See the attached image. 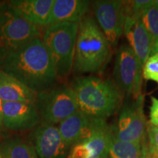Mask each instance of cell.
<instances>
[{"label":"cell","mask_w":158,"mask_h":158,"mask_svg":"<svg viewBox=\"0 0 158 158\" xmlns=\"http://www.w3.org/2000/svg\"><path fill=\"white\" fill-rule=\"evenodd\" d=\"M0 70L16 78L36 93L52 87L58 78L41 37L0 58Z\"/></svg>","instance_id":"cell-1"},{"label":"cell","mask_w":158,"mask_h":158,"mask_svg":"<svg viewBox=\"0 0 158 158\" xmlns=\"http://www.w3.org/2000/svg\"><path fill=\"white\" fill-rule=\"evenodd\" d=\"M72 89L78 110L93 117L106 119L119 107L122 93L113 81L94 76L77 78Z\"/></svg>","instance_id":"cell-2"},{"label":"cell","mask_w":158,"mask_h":158,"mask_svg":"<svg viewBox=\"0 0 158 158\" xmlns=\"http://www.w3.org/2000/svg\"><path fill=\"white\" fill-rule=\"evenodd\" d=\"M111 46L97 21L86 15L79 22L73 69L77 73L100 70L110 56Z\"/></svg>","instance_id":"cell-3"},{"label":"cell","mask_w":158,"mask_h":158,"mask_svg":"<svg viewBox=\"0 0 158 158\" xmlns=\"http://www.w3.org/2000/svg\"><path fill=\"white\" fill-rule=\"evenodd\" d=\"M78 25V22H67L49 26L41 37L57 78L68 76L73 69Z\"/></svg>","instance_id":"cell-4"},{"label":"cell","mask_w":158,"mask_h":158,"mask_svg":"<svg viewBox=\"0 0 158 158\" xmlns=\"http://www.w3.org/2000/svg\"><path fill=\"white\" fill-rule=\"evenodd\" d=\"M40 37L38 27L15 13L7 3L0 6V58Z\"/></svg>","instance_id":"cell-5"},{"label":"cell","mask_w":158,"mask_h":158,"mask_svg":"<svg viewBox=\"0 0 158 158\" xmlns=\"http://www.w3.org/2000/svg\"><path fill=\"white\" fill-rule=\"evenodd\" d=\"M34 104L43 122L53 124H60L78 110L73 90L66 86L39 92Z\"/></svg>","instance_id":"cell-6"},{"label":"cell","mask_w":158,"mask_h":158,"mask_svg":"<svg viewBox=\"0 0 158 158\" xmlns=\"http://www.w3.org/2000/svg\"><path fill=\"white\" fill-rule=\"evenodd\" d=\"M142 69L137 56L130 45L119 47L116 53L114 76L122 93L133 94L137 99L141 94Z\"/></svg>","instance_id":"cell-7"},{"label":"cell","mask_w":158,"mask_h":158,"mask_svg":"<svg viewBox=\"0 0 158 158\" xmlns=\"http://www.w3.org/2000/svg\"><path fill=\"white\" fill-rule=\"evenodd\" d=\"M97 23L111 47H115L124 32L125 3L117 0H100L94 3Z\"/></svg>","instance_id":"cell-8"},{"label":"cell","mask_w":158,"mask_h":158,"mask_svg":"<svg viewBox=\"0 0 158 158\" xmlns=\"http://www.w3.org/2000/svg\"><path fill=\"white\" fill-rule=\"evenodd\" d=\"M147 120L143 113V96L124 106L119 114L113 136L122 141L142 143L147 132Z\"/></svg>","instance_id":"cell-9"},{"label":"cell","mask_w":158,"mask_h":158,"mask_svg":"<svg viewBox=\"0 0 158 158\" xmlns=\"http://www.w3.org/2000/svg\"><path fill=\"white\" fill-rule=\"evenodd\" d=\"M107 127L103 118L93 117L78 110L59 124L58 128L65 143L70 147L86 141Z\"/></svg>","instance_id":"cell-10"},{"label":"cell","mask_w":158,"mask_h":158,"mask_svg":"<svg viewBox=\"0 0 158 158\" xmlns=\"http://www.w3.org/2000/svg\"><path fill=\"white\" fill-rule=\"evenodd\" d=\"M34 147L39 158H62L68 147L56 124L43 122L33 133Z\"/></svg>","instance_id":"cell-11"},{"label":"cell","mask_w":158,"mask_h":158,"mask_svg":"<svg viewBox=\"0 0 158 158\" xmlns=\"http://www.w3.org/2000/svg\"><path fill=\"white\" fill-rule=\"evenodd\" d=\"M124 33L143 68L144 63L151 56L154 43L142 23L141 15L134 14L126 10Z\"/></svg>","instance_id":"cell-12"},{"label":"cell","mask_w":158,"mask_h":158,"mask_svg":"<svg viewBox=\"0 0 158 158\" xmlns=\"http://www.w3.org/2000/svg\"><path fill=\"white\" fill-rule=\"evenodd\" d=\"M3 126L20 131L35 127L40 120L34 103L23 102H2Z\"/></svg>","instance_id":"cell-13"},{"label":"cell","mask_w":158,"mask_h":158,"mask_svg":"<svg viewBox=\"0 0 158 158\" xmlns=\"http://www.w3.org/2000/svg\"><path fill=\"white\" fill-rule=\"evenodd\" d=\"M54 0H11L7 2L10 8L36 27H48Z\"/></svg>","instance_id":"cell-14"},{"label":"cell","mask_w":158,"mask_h":158,"mask_svg":"<svg viewBox=\"0 0 158 158\" xmlns=\"http://www.w3.org/2000/svg\"><path fill=\"white\" fill-rule=\"evenodd\" d=\"M89 5L90 2L86 0H54L48 27L61 23H79L86 16Z\"/></svg>","instance_id":"cell-15"},{"label":"cell","mask_w":158,"mask_h":158,"mask_svg":"<svg viewBox=\"0 0 158 158\" xmlns=\"http://www.w3.org/2000/svg\"><path fill=\"white\" fill-rule=\"evenodd\" d=\"M37 94L16 78L0 70V99L2 102L35 103Z\"/></svg>","instance_id":"cell-16"},{"label":"cell","mask_w":158,"mask_h":158,"mask_svg":"<svg viewBox=\"0 0 158 158\" xmlns=\"http://www.w3.org/2000/svg\"><path fill=\"white\" fill-rule=\"evenodd\" d=\"M0 155L2 158H38L33 144L18 138L2 142Z\"/></svg>","instance_id":"cell-17"},{"label":"cell","mask_w":158,"mask_h":158,"mask_svg":"<svg viewBox=\"0 0 158 158\" xmlns=\"http://www.w3.org/2000/svg\"><path fill=\"white\" fill-rule=\"evenodd\" d=\"M146 150L142 143L119 141L113 136L108 149V156L110 158H142Z\"/></svg>","instance_id":"cell-18"},{"label":"cell","mask_w":158,"mask_h":158,"mask_svg":"<svg viewBox=\"0 0 158 158\" xmlns=\"http://www.w3.org/2000/svg\"><path fill=\"white\" fill-rule=\"evenodd\" d=\"M141 19L153 43L158 42V8L152 5L141 14Z\"/></svg>","instance_id":"cell-19"},{"label":"cell","mask_w":158,"mask_h":158,"mask_svg":"<svg viewBox=\"0 0 158 158\" xmlns=\"http://www.w3.org/2000/svg\"><path fill=\"white\" fill-rule=\"evenodd\" d=\"M142 72L144 78L158 83V54H152L147 59Z\"/></svg>","instance_id":"cell-20"},{"label":"cell","mask_w":158,"mask_h":158,"mask_svg":"<svg viewBox=\"0 0 158 158\" xmlns=\"http://www.w3.org/2000/svg\"><path fill=\"white\" fill-rule=\"evenodd\" d=\"M67 158H94V157L86 143L81 142L72 147Z\"/></svg>","instance_id":"cell-21"},{"label":"cell","mask_w":158,"mask_h":158,"mask_svg":"<svg viewBox=\"0 0 158 158\" xmlns=\"http://www.w3.org/2000/svg\"><path fill=\"white\" fill-rule=\"evenodd\" d=\"M149 152L158 157V127L149 124L147 127Z\"/></svg>","instance_id":"cell-22"},{"label":"cell","mask_w":158,"mask_h":158,"mask_svg":"<svg viewBox=\"0 0 158 158\" xmlns=\"http://www.w3.org/2000/svg\"><path fill=\"white\" fill-rule=\"evenodd\" d=\"M154 5V1L152 0H135L130 2V8L126 7V10L134 14L141 15L144 10L149 8Z\"/></svg>","instance_id":"cell-23"},{"label":"cell","mask_w":158,"mask_h":158,"mask_svg":"<svg viewBox=\"0 0 158 158\" xmlns=\"http://www.w3.org/2000/svg\"><path fill=\"white\" fill-rule=\"evenodd\" d=\"M152 104L150 106V124L158 127V99L155 97L151 98Z\"/></svg>","instance_id":"cell-24"},{"label":"cell","mask_w":158,"mask_h":158,"mask_svg":"<svg viewBox=\"0 0 158 158\" xmlns=\"http://www.w3.org/2000/svg\"><path fill=\"white\" fill-rule=\"evenodd\" d=\"M3 111H2V101L0 99V130L3 127Z\"/></svg>","instance_id":"cell-25"},{"label":"cell","mask_w":158,"mask_h":158,"mask_svg":"<svg viewBox=\"0 0 158 158\" xmlns=\"http://www.w3.org/2000/svg\"><path fill=\"white\" fill-rule=\"evenodd\" d=\"M142 158H158V157H157V156L152 155V154L149 152V150H148V151H146V152H145V154H144L143 157Z\"/></svg>","instance_id":"cell-26"},{"label":"cell","mask_w":158,"mask_h":158,"mask_svg":"<svg viewBox=\"0 0 158 158\" xmlns=\"http://www.w3.org/2000/svg\"><path fill=\"white\" fill-rule=\"evenodd\" d=\"M152 54H158V42L155 43L153 44Z\"/></svg>","instance_id":"cell-27"},{"label":"cell","mask_w":158,"mask_h":158,"mask_svg":"<svg viewBox=\"0 0 158 158\" xmlns=\"http://www.w3.org/2000/svg\"><path fill=\"white\" fill-rule=\"evenodd\" d=\"M97 158H110V157H109V156H108V155H106L100 156V157H98Z\"/></svg>","instance_id":"cell-28"},{"label":"cell","mask_w":158,"mask_h":158,"mask_svg":"<svg viewBox=\"0 0 158 158\" xmlns=\"http://www.w3.org/2000/svg\"><path fill=\"white\" fill-rule=\"evenodd\" d=\"M154 5L158 8V0H155V1H154Z\"/></svg>","instance_id":"cell-29"},{"label":"cell","mask_w":158,"mask_h":158,"mask_svg":"<svg viewBox=\"0 0 158 158\" xmlns=\"http://www.w3.org/2000/svg\"><path fill=\"white\" fill-rule=\"evenodd\" d=\"M0 158H2V157L1 155H0Z\"/></svg>","instance_id":"cell-30"}]
</instances>
